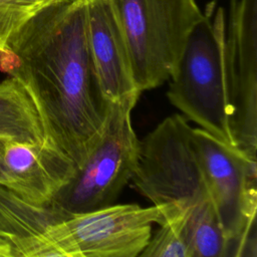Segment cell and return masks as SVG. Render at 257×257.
Returning <instances> with one entry per match:
<instances>
[{
    "mask_svg": "<svg viewBox=\"0 0 257 257\" xmlns=\"http://www.w3.org/2000/svg\"><path fill=\"white\" fill-rule=\"evenodd\" d=\"M0 70L22 83L47 140L78 167L98 139L110 105L89 47L86 0H55L38 11L9 40Z\"/></svg>",
    "mask_w": 257,
    "mask_h": 257,
    "instance_id": "1",
    "label": "cell"
},
{
    "mask_svg": "<svg viewBox=\"0 0 257 257\" xmlns=\"http://www.w3.org/2000/svg\"><path fill=\"white\" fill-rule=\"evenodd\" d=\"M182 114L161 121L143 141L134 187L155 206L179 217L191 257H241L225 238Z\"/></svg>",
    "mask_w": 257,
    "mask_h": 257,
    "instance_id": "2",
    "label": "cell"
},
{
    "mask_svg": "<svg viewBox=\"0 0 257 257\" xmlns=\"http://www.w3.org/2000/svg\"><path fill=\"white\" fill-rule=\"evenodd\" d=\"M170 79L167 95L182 115L234 147L226 65V13L216 1L208 5L191 30Z\"/></svg>",
    "mask_w": 257,
    "mask_h": 257,
    "instance_id": "3",
    "label": "cell"
},
{
    "mask_svg": "<svg viewBox=\"0 0 257 257\" xmlns=\"http://www.w3.org/2000/svg\"><path fill=\"white\" fill-rule=\"evenodd\" d=\"M138 99L110 102L102 131L69 181L47 204L71 216L111 205L132 180L139 161L140 141L132 123Z\"/></svg>",
    "mask_w": 257,
    "mask_h": 257,
    "instance_id": "4",
    "label": "cell"
},
{
    "mask_svg": "<svg viewBox=\"0 0 257 257\" xmlns=\"http://www.w3.org/2000/svg\"><path fill=\"white\" fill-rule=\"evenodd\" d=\"M140 92L169 80L203 13L196 0H111Z\"/></svg>",
    "mask_w": 257,
    "mask_h": 257,
    "instance_id": "5",
    "label": "cell"
},
{
    "mask_svg": "<svg viewBox=\"0 0 257 257\" xmlns=\"http://www.w3.org/2000/svg\"><path fill=\"white\" fill-rule=\"evenodd\" d=\"M166 207L109 205L64 216L45 205L43 236L70 257H138L153 235V225L169 219Z\"/></svg>",
    "mask_w": 257,
    "mask_h": 257,
    "instance_id": "6",
    "label": "cell"
},
{
    "mask_svg": "<svg viewBox=\"0 0 257 257\" xmlns=\"http://www.w3.org/2000/svg\"><path fill=\"white\" fill-rule=\"evenodd\" d=\"M191 138L223 234L243 257L255 228L257 163L200 127Z\"/></svg>",
    "mask_w": 257,
    "mask_h": 257,
    "instance_id": "7",
    "label": "cell"
},
{
    "mask_svg": "<svg viewBox=\"0 0 257 257\" xmlns=\"http://www.w3.org/2000/svg\"><path fill=\"white\" fill-rule=\"evenodd\" d=\"M257 0H229L226 65L232 106L234 147L256 162L257 152Z\"/></svg>",
    "mask_w": 257,
    "mask_h": 257,
    "instance_id": "8",
    "label": "cell"
},
{
    "mask_svg": "<svg viewBox=\"0 0 257 257\" xmlns=\"http://www.w3.org/2000/svg\"><path fill=\"white\" fill-rule=\"evenodd\" d=\"M74 171L72 160L49 142L0 148V187L32 205H47Z\"/></svg>",
    "mask_w": 257,
    "mask_h": 257,
    "instance_id": "9",
    "label": "cell"
},
{
    "mask_svg": "<svg viewBox=\"0 0 257 257\" xmlns=\"http://www.w3.org/2000/svg\"><path fill=\"white\" fill-rule=\"evenodd\" d=\"M89 47L99 84L109 102L139 98L125 37L111 0H86Z\"/></svg>",
    "mask_w": 257,
    "mask_h": 257,
    "instance_id": "10",
    "label": "cell"
},
{
    "mask_svg": "<svg viewBox=\"0 0 257 257\" xmlns=\"http://www.w3.org/2000/svg\"><path fill=\"white\" fill-rule=\"evenodd\" d=\"M43 210L0 187V243L6 257H70L43 236Z\"/></svg>",
    "mask_w": 257,
    "mask_h": 257,
    "instance_id": "11",
    "label": "cell"
},
{
    "mask_svg": "<svg viewBox=\"0 0 257 257\" xmlns=\"http://www.w3.org/2000/svg\"><path fill=\"white\" fill-rule=\"evenodd\" d=\"M0 142H49L31 96L22 83L12 76L0 82Z\"/></svg>",
    "mask_w": 257,
    "mask_h": 257,
    "instance_id": "12",
    "label": "cell"
},
{
    "mask_svg": "<svg viewBox=\"0 0 257 257\" xmlns=\"http://www.w3.org/2000/svg\"><path fill=\"white\" fill-rule=\"evenodd\" d=\"M55 0H0V54L11 37L38 11Z\"/></svg>",
    "mask_w": 257,
    "mask_h": 257,
    "instance_id": "13",
    "label": "cell"
},
{
    "mask_svg": "<svg viewBox=\"0 0 257 257\" xmlns=\"http://www.w3.org/2000/svg\"><path fill=\"white\" fill-rule=\"evenodd\" d=\"M138 257H191L182 235L180 218L160 225Z\"/></svg>",
    "mask_w": 257,
    "mask_h": 257,
    "instance_id": "14",
    "label": "cell"
},
{
    "mask_svg": "<svg viewBox=\"0 0 257 257\" xmlns=\"http://www.w3.org/2000/svg\"><path fill=\"white\" fill-rule=\"evenodd\" d=\"M243 257H257V243H256V230H253L247 241Z\"/></svg>",
    "mask_w": 257,
    "mask_h": 257,
    "instance_id": "15",
    "label": "cell"
},
{
    "mask_svg": "<svg viewBox=\"0 0 257 257\" xmlns=\"http://www.w3.org/2000/svg\"><path fill=\"white\" fill-rule=\"evenodd\" d=\"M0 257H6V256H5V248H3V249L0 250Z\"/></svg>",
    "mask_w": 257,
    "mask_h": 257,
    "instance_id": "16",
    "label": "cell"
},
{
    "mask_svg": "<svg viewBox=\"0 0 257 257\" xmlns=\"http://www.w3.org/2000/svg\"><path fill=\"white\" fill-rule=\"evenodd\" d=\"M3 248H4V246H3V245H1V243H0V250H1V249H3Z\"/></svg>",
    "mask_w": 257,
    "mask_h": 257,
    "instance_id": "17",
    "label": "cell"
},
{
    "mask_svg": "<svg viewBox=\"0 0 257 257\" xmlns=\"http://www.w3.org/2000/svg\"><path fill=\"white\" fill-rule=\"evenodd\" d=\"M1 146H2V142H0V148H1Z\"/></svg>",
    "mask_w": 257,
    "mask_h": 257,
    "instance_id": "18",
    "label": "cell"
}]
</instances>
